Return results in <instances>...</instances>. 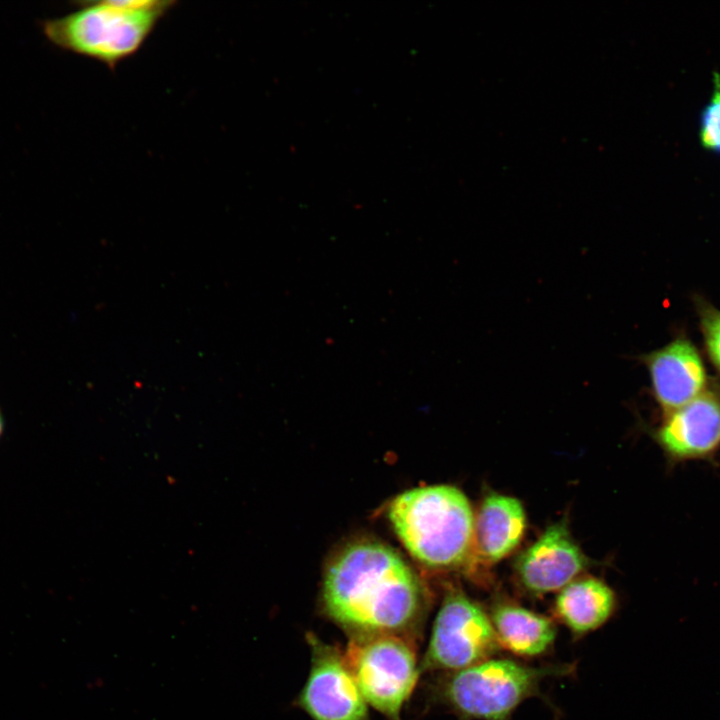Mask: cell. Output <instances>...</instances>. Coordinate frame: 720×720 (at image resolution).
Wrapping results in <instances>:
<instances>
[{
    "instance_id": "obj_1",
    "label": "cell",
    "mask_w": 720,
    "mask_h": 720,
    "mask_svg": "<svg viewBox=\"0 0 720 720\" xmlns=\"http://www.w3.org/2000/svg\"><path fill=\"white\" fill-rule=\"evenodd\" d=\"M326 614L351 636L407 638L420 624L427 594L402 556L374 539L353 540L330 559L323 577Z\"/></svg>"
},
{
    "instance_id": "obj_2",
    "label": "cell",
    "mask_w": 720,
    "mask_h": 720,
    "mask_svg": "<svg viewBox=\"0 0 720 720\" xmlns=\"http://www.w3.org/2000/svg\"><path fill=\"white\" fill-rule=\"evenodd\" d=\"M395 533L427 569L469 571L474 556L475 515L465 494L450 485L407 490L388 508Z\"/></svg>"
},
{
    "instance_id": "obj_3",
    "label": "cell",
    "mask_w": 720,
    "mask_h": 720,
    "mask_svg": "<svg viewBox=\"0 0 720 720\" xmlns=\"http://www.w3.org/2000/svg\"><path fill=\"white\" fill-rule=\"evenodd\" d=\"M175 5L170 0L78 2L70 13L42 21L41 28L55 46L114 69L141 49Z\"/></svg>"
},
{
    "instance_id": "obj_4",
    "label": "cell",
    "mask_w": 720,
    "mask_h": 720,
    "mask_svg": "<svg viewBox=\"0 0 720 720\" xmlns=\"http://www.w3.org/2000/svg\"><path fill=\"white\" fill-rule=\"evenodd\" d=\"M575 670V663L534 666L491 657L445 675L437 696L460 720H512L524 701L542 696L546 679L567 677Z\"/></svg>"
},
{
    "instance_id": "obj_5",
    "label": "cell",
    "mask_w": 720,
    "mask_h": 720,
    "mask_svg": "<svg viewBox=\"0 0 720 720\" xmlns=\"http://www.w3.org/2000/svg\"><path fill=\"white\" fill-rule=\"evenodd\" d=\"M365 701L388 720H401V712L418 681L413 646L393 634L351 636L344 653Z\"/></svg>"
},
{
    "instance_id": "obj_6",
    "label": "cell",
    "mask_w": 720,
    "mask_h": 720,
    "mask_svg": "<svg viewBox=\"0 0 720 720\" xmlns=\"http://www.w3.org/2000/svg\"><path fill=\"white\" fill-rule=\"evenodd\" d=\"M500 650L488 613L452 587L435 617L420 670L450 673L494 657Z\"/></svg>"
},
{
    "instance_id": "obj_7",
    "label": "cell",
    "mask_w": 720,
    "mask_h": 720,
    "mask_svg": "<svg viewBox=\"0 0 720 720\" xmlns=\"http://www.w3.org/2000/svg\"><path fill=\"white\" fill-rule=\"evenodd\" d=\"M311 667L297 704L313 720H370L365 701L344 654L307 634Z\"/></svg>"
},
{
    "instance_id": "obj_8",
    "label": "cell",
    "mask_w": 720,
    "mask_h": 720,
    "mask_svg": "<svg viewBox=\"0 0 720 720\" xmlns=\"http://www.w3.org/2000/svg\"><path fill=\"white\" fill-rule=\"evenodd\" d=\"M655 440L671 463L711 460L720 451V393L708 388L664 414Z\"/></svg>"
},
{
    "instance_id": "obj_9",
    "label": "cell",
    "mask_w": 720,
    "mask_h": 720,
    "mask_svg": "<svg viewBox=\"0 0 720 720\" xmlns=\"http://www.w3.org/2000/svg\"><path fill=\"white\" fill-rule=\"evenodd\" d=\"M588 565V559L572 538L566 521L547 527L515 560L521 588L534 597L561 590Z\"/></svg>"
},
{
    "instance_id": "obj_10",
    "label": "cell",
    "mask_w": 720,
    "mask_h": 720,
    "mask_svg": "<svg viewBox=\"0 0 720 720\" xmlns=\"http://www.w3.org/2000/svg\"><path fill=\"white\" fill-rule=\"evenodd\" d=\"M641 361L648 371L653 396L663 414L691 402L709 388L703 357L684 335L642 355Z\"/></svg>"
},
{
    "instance_id": "obj_11",
    "label": "cell",
    "mask_w": 720,
    "mask_h": 720,
    "mask_svg": "<svg viewBox=\"0 0 720 720\" xmlns=\"http://www.w3.org/2000/svg\"><path fill=\"white\" fill-rule=\"evenodd\" d=\"M525 529V510L518 499L488 494L475 516L473 566L477 561L491 565L507 557L519 545Z\"/></svg>"
},
{
    "instance_id": "obj_12",
    "label": "cell",
    "mask_w": 720,
    "mask_h": 720,
    "mask_svg": "<svg viewBox=\"0 0 720 720\" xmlns=\"http://www.w3.org/2000/svg\"><path fill=\"white\" fill-rule=\"evenodd\" d=\"M489 616L501 649L515 656L539 657L555 643V622L514 602L495 601Z\"/></svg>"
},
{
    "instance_id": "obj_13",
    "label": "cell",
    "mask_w": 720,
    "mask_h": 720,
    "mask_svg": "<svg viewBox=\"0 0 720 720\" xmlns=\"http://www.w3.org/2000/svg\"><path fill=\"white\" fill-rule=\"evenodd\" d=\"M615 605L612 589L597 578L587 577L561 589L553 612L573 638L579 639L602 627L614 613Z\"/></svg>"
},
{
    "instance_id": "obj_14",
    "label": "cell",
    "mask_w": 720,
    "mask_h": 720,
    "mask_svg": "<svg viewBox=\"0 0 720 720\" xmlns=\"http://www.w3.org/2000/svg\"><path fill=\"white\" fill-rule=\"evenodd\" d=\"M713 89L699 114L698 138L701 146L720 156V74L713 73Z\"/></svg>"
},
{
    "instance_id": "obj_15",
    "label": "cell",
    "mask_w": 720,
    "mask_h": 720,
    "mask_svg": "<svg viewBox=\"0 0 720 720\" xmlns=\"http://www.w3.org/2000/svg\"><path fill=\"white\" fill-rule=\"evenodd\" d=\"M694 305L706 354L720 374V309L698 295Z\"/></svg>"
},
{
    "instance_id": "obj_16",
    "label": "cell",
    "mask_w": 720,
    "mask_h": 720,
    "mask_svg": "<svg viewBox=\"0 0 720 720\" xmlns=\"http://www.w3.org/2000/svg\"><path fill=\"white\" fill-rule=\"evenodd\" d=\"M2 430H3V419H2V416H1V414H0V435H1V433H2Z\"/></svg>"
}]
</instances>
